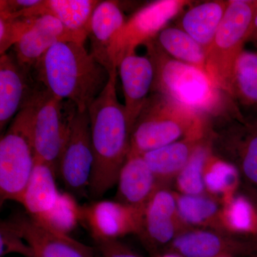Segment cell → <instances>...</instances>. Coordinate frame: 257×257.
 Segmentation results:
<instances>
[{
    "mask_svg": "<svg viewBox=\"0 0 257 257\" xmlns=\"http://www.w3.org/2000/svg\"><path fill=\"white\" fill-rule=\"evenodd\" d=\"M39 18V17H38ZM36 17L21 15L19 17L0 16V54L14 47L33 26Z\"/></svg>",
    "mask_w": 257,
    "mask_h": 257,
    "instance_id": "cell-31",
    "label": "cell"
},
{
    "mask_svg": "<svg viewBox=\"0 0 257 257\" xmlns=\"http://www.w3.org/2000/svg\"><path fill=\"white\" fill-rule=\"evenodd\" d=\"M60 42L84 45L85 40L69 31L57 18L42 15L13 47V55L19 65L31 74L32 69L47 51Z\"/></svg>",
    "mask_w": 257,
    "mask_h": 257,
    "instance_id": "cell-13",
    "label": "cell"
},
{
    "mask_svg": "<svg viewBox=\"0 0 257 257\" xmlns=\"http://www.w3.org/2000/svg\"><path fill=\"white\" fill-rule=\"evenodd\" d=\"M229 1H208L187 10L178 21V28L197 42L206 52L220 26Z\"/></svg>",
    "mask_w": 257,
    "mask_h": 257,
    "instance_id": "cell-24",
    "label": "cell"
},
{
    "mask_svg": "<svg viewBox=\"0 0 257 257\" xmlns=\"http://www.w3.org/2000/svg\"><path fill=\"white\" fill-rule=\"evenodd\" d=\"M94 242V257H141L119 239Z\"/></svg>",
    "mask_w": 257,
    "mask_h": 257,
    "instance_id": "cell-33",
    "label": "cell"
},
{
    "mask_svg": "<svg viewBox=\"0 0 257 257\" xmlns=\"http://www.w3.org/2000/svg\"><path fill=\"white\" fill-rule=\"evenodd\" d=\"M209 146L214 156L236 167L257 191V125L246 121L231 102L213 115Z\"/></svg>",
    "mask_w": 257,
    "mask_h": 257,
    "instance_id": "cell-7",
    "label": "cell"
},
{
    "mask_svg": "<svg viewBox=\"0 0 257 257\" xmlns=\"http://www.w3.org/2000/svg\"><path fill=\"white\" fill-rule=\"evenodd\" d=\"M117 75L118 69H113L104 90L87 110L94 154L88 194L92 199L101 198L116 184L131 147L132 128L116 95Z\"/></svg>",
    "mask_w": 257,
    "mask_h": 257,
    "instance_id": "cell-1",
    "label": "cell"
},
{
    "mask_svg": "<svg viewBox=\"0 0 257 257\" xmlns=\"http://www.w3.org/2000/svg\"><path fill=\"white\" fill-rule=\"evenodd\" d=\"M257 39V14L253 20L252 30H251V35H250L248 41L253 42Z\"/></svg>",
    "mask_w": 257,
    "mask_h": 257,
    "instance_id": "cell-34",
    "label": "cell"
},
{
    "mask_svg": "<svg viewBox=\"0 0 257 257\" xmlns=\"http://www.w3.org/2000/svg\"><path fill=\"white\" fill-rule=\"evenodd\" d=\"M229 98L246 121H257V52L243 50L239 56Z\"/></svg>",
    "mask_w": 257,
    "mask_h": 257,
    "instance_id": "cell-23",
    "label": "cell"
},
{
    "mask_svg": "<svg viewBox=\"0 0 257 257\" xmlns=\"http://www.w3.org/2000/svg\"><path fill=\"white\" fill-rule=\"evenodd\" d=\"M144 211L117 201L101 200L82 207V222L94 241L118 240L126 235L140 234Z\"/></svg>",
    "mask_w": 257,
    "mask_h": 257,
    "instance_id": "cell-11",
    "label": "cell"
},
{
    "mask_svg": "<svg viewBox=\"0 0 257 257\" xmlns=\"http://www.w3.org/2000/svg\"><path fill=\"white\" fill-rule=\"evenodd\" d=\"M155 257H183L180 256V255L177 254V253L167 252L164 253V254H160L159 256Z\"/></svg>",
    "mask_w": 257,
    "mask_h": 257,
    "instance_id": "cell-35",
    "label": "cell"
},
{
    "mask_svg": "<svg viewBox=\"0 0 257 257\" xmlns=\"http://www.w3.org/2000/svg\"><path fill=\"white\" fill-rule=\"evenodd\" d=\"M189 3L183 0H160L137 12L126 20L115 37L109 52L111 68L118 69L125 57L135 53L140 45L155 40L170 20Z\"/></svg>",
    "mask_w": 257,
    "mask_h": 257,
    "instance_id": "cell-9",
    "label": "cell"
},
{
    "mask_svg": "<svg viewBox=\"0 0 257 257\" xmlns=\"http://www.w3.org/2000/svg\"><path fill=\"white\" fill-rule=\"evenodd\" d=\"M219 220L231 232L257 236V209L245 196L234 195L224 203Z\"/></svg>",
    "mask_w": 257,
    "mask_h": 257,
    "instance_id": "cell-26",
    "label": "cell"
},
{
    "mask_svg": "<svg viewBox=\"0 0 257 257\" xmlns=\"http://www.w3.org/2000/svg\"><path fill=\"white\" fill-rule=\"evenodd\" d=\"M257 14V0H230L211 45L206 52V69L213 84L231 95L234 69L248 41Z\"/></svg>",
    "mask_w": 257,
    "mask_h": 257,
    "instance_id": "cell-5",
    "label": "cell"
},
{
    "mask_svg": "<svg viewBox=\"0 0 257 257\" xmlns=\"http://www.w3.org/2000/svg\"><path fill=\"white\" fill-rule=\"evenodd\" d=\"M181 222L183 221L179 215L175 194L162 187L153 194L144 210L139 235L147 249L157 256L178 236Z\"/></svg>",
    "mask_w": 257,
    "mask_h": 257,
    "instance_id": "cell-12",
    "label": "cell"
},
{
    "mask_svg": "<svg viewBox=\"0 0 257 257\" xmlns=\"http://www.w3.org/2000/svg\"><path fill=\"white\" fill-rule=\"evenodd\" d=\"M239 172L234 165L211 154L204 172L205 189L222 196L224 203L234 196L239 183Z\"/></svg>",
    "mask_w": 257,
    "mask_h": 257,
    "instance_id": "cell-27",
    "label": "cell"
},
{
    "mask_svg": "<svg viewBox=\"0 0 257 257\" xmlns=\"http://www.w3.org/2000/svg\"><path fill=\"white\" fill-rule=\"evenodd\" d=\"M255 257H257V254L256 255V256H255Z\"/></svg>",
    "mask_w": 257,
    "mask_h": 257,
    "instance_id": "cell-39",
    "label": "cell"
},
{
    "mask_svg": "<svg viewBox=\"0 0 257 257\" xmlns=\"http://www.w3.org/2000/svg\"><path fill=\"white\" fill-rule=\"evenodd\" d=\"M99 3L96 0H41L25 14L37 18L51 15L60 20L69 31L86 40L91 18Z\"/></svg>",
    "mask_w": 257,
    "mask_h": 257,
    "instance_id": "cell-22",
    "label": "cell"
},
{
    "mask_svg": "<svg viewBox=\"0 0 257 257\" xmlns=\"http://www.w3.org/2000/svg\"><path fill=\"white\" fill-rule=\"evenodd\" d=\"M179 215L183 222L203 225L216 219L219 213L217 204L203 195H175Z\"/></svg>",
    "mask_w": 257,
    "mask_h": 257,
    "instance_id": "cell-30",
    "label": "cell"
},
{
    "mask_svg": "<svg viewBox=\"0 0 257 257\" xmlns=\"http://www.w3.org/2000/svg\"><path fill=\"white\" fill-rule=\"evenodd\" d=\"M18 253L24 257H35L31 246L11 219L0 223V257Z\"/></svg>",
    "mask_w": 257,
    "mask_h": 257,
    "instance_id": "cell-32",
    "label": "cell"
},
{
    "mask_svg": "<svg viewBox=\"0 0 257 257\" xmlns=\"http://www.w3.org/2000/svg\"><path fill=\"white\" fill-rule=\"evenodd\" d=\"M94 163L90 121L88 111L76 110L69 121L57 175L71 193L88 192Z\"/></svg>",
    "mask_w": 257,
    "mask_h": 257,
    "instance_id": "cell-10",
    "label": "cell"
},
{
    "mask_svg": "<svg viewBox=\"0 0 257 257\" xmlns=\"http://www.w3.org/2000/svg\"><path fill=\"white\" fill-rule=\"evenodd\" d=\"M82 207L79 205L71 193H61L60 197L50 212L36 221L47 229L62 235L69 236L82 222Z\"/></svg>",
    "mask_w": 257,
    "mask_h": 257,
    "instance_id": "cell-28",
    "label": "cell"
},
{
    "mask_svg": "<svg viewBox=\"0 0 257 257\" xmlns=\"http://www.w3.org/2000/svg\"><path fill=\"white\" fill-rule=\"evenodd\" d=\"M125 23L122 12L114 1H100L91 18L88 32L90 54L109 73L113 70L109 57L111 45Z\"/></svg>",
    "mask_w": 257,
    "mask_h": 257,
    "instance_id": "cell-19",
    "label": "cell"
},
{
    "mask_svg": "<svg viewBox=\"0 0 257 257\" xmlns=\"http://www.w3.org/2000/svg\"><path fill=\"white\" fill-rule=\"evenodd\" d=\"M10 219L31 246L35 257H94L92 246L79 242L70 236L47 229L28 214L18 213Z\"/></svg>",
    "mask_w": 257,
    "mask_h": 257,
    "instance_id": "cell-15",
    "label": "cell"
},
{
    "mask_svg": "<svg viewBox=\"0 0 257 257\" xmlns=\"http://www.w3.org/2000/svg\"><path fill=\"white\" fill-rule=\"evenodd\" d=\"M40 84L24 70L13 54L0 57V128L3 131L30 102Z\"/></svg>",
    "mask_w": 257,
    "mask_h": 257,
    "instance_id": "cell-14",
    "label": "cell"
},
{
    "mask_svg": "<svg viewBox=\"0 0 257 257\" xmlns=\"http://www.w3.org/2000/svg\"><path fill=\"white\" fill-rule=\"evenodd\" d=\"M145 45L155 70L152 92L168 96L208 117L224 107L221 92L207 72L172 58L155 39Z\"/></svg>",
    "mask_w": 257,
    "mask_h": 257,
    "instance_id": "cell-4",
    "label": "cell"
},
{
    "mask_svg": "<svg viewBox=\"0 0 257 257\" xmlns=\"http://www.w3.org/2000/svg\"><path fill=\"white\" fill-rule=\"evenodd\" d=\"M253 42H254V43L256 44V45H257V39L256 40H254V41H253Z\"/></svg>",
    "mask_w": 257,
    "mask_h": 257,
    "instance_id": "cell-37",
    "label": "cell"
},
{
    "mask_svg": "<svg viewBox=\"0 0 257 257\" xmlns=\"http://www.w3.org/2000/svg\"><path fill=\"white\" fill-rule=\"evenodd\" d=\"M216 257H235L234 256H231V255H221V256Z\"/></svg>",
    "mask_w": 257,
    "mask_h": 257,
    "instance_id": "cell-36",
    "label": "cell"
},
{
    "mask_svg": "<svg viewBox=\"0 0 257 257\" xmlns=\"http://www.w3.org/2000/svg\"><path fill=\"white\" fill-rule=\"evenodd\" d=\"M57 173L45 162L36 160L33 172L24 192L20 204L26 214L38 221L52 210L61 192L56 183Z\"/></svg>",
    "mask_w": 257,
    "mask_h": 257,
    "instance_id": "cell-21",
    "label": "cell"
},
{
    "mask_svg": "<svg viewBox=\"0 0 257 257\" xmlns=\"http://www.w3.org/2000/svg\"><path fill=\"white\" fill-rule=\"evenodd\" d=\"M116 184L115 200L141 211L160 188L143 157L132 152L120 170Z\"/></svg>",
    "mask_w": 257,
    "mask_h": 257,
    "instance_id": "cell-18",
    "label": "cell"
},
{
    "mask_svg": "<svg viewBox=\"0 0 257 257\" xmlns=\"http://www.w3.org/2000/svg\"><path fill=\"white\" fill-rule=\"evenodd\" d=\"M211 154L209 143L204 142L197 147L188 163L177 175V188L183 194L202 195L205 189L204 172Z\"/></svg>",
    "mask_w": 257,
    "mask_h": 257,
    "instance_id": "cell-29",
    "label": "cell"
},
{
    "mask_svg": "<svg viewBox=\"0 0 257 257\" xmlns=\"http://www.w3.org/2000/svg\"><path fill=\"white\" fill-rule=\"evenodd\" d=\"M205 140V135L187 137L142 155L160 188L166 182L177 177L197 147Z\"/></svg>",
    "mask_w": 257,
    "mask_h": 257,
    "instance_id": "cell-20",
    "label": "cell"
},
{
    "mask_svg": "<svg viewBox=\"0 0 257 257\" xmlns=\"http://www.w3.org/2000/svg\"><path fill=\"white\" fill-rule=\"evenodd\" d=\"M208 116L152 92L132 130L130 152L143 155L194 135H206Z\"/></svg>",
    "mask_w": 257,
    "mask_h": 257,
    "instance_id": "cell-3",
    "label": "cell"
},
{
    "mask_svg": "<svg viewBox=\"0 0 257 257\" xmlns=\"http://www.w3.org/2000/svg\"><path fill=\"white\" fill-rule=\"evenodd\" d=\"M40 89V88H39ZM39 89L0 140V200L21 202L36 162L33 123Z\"/></svg>",
    "mask_w": 257,
    "mask_h": 257,
    "instance_id": "cell-6",
    "label": "cell"
},
{
    "mask_svg": "<svg viewBox=\"0 0 257 257\" xmlns=\"http://www.w3.org/2000/svg\"><path fill=\"white\" fill-rule=\"evenodd\" d=\"M118 72L121 78L125 99V112L132 130L152 93L155 70L147 56L136 53L125 57L120 62Z\"/></svg>",
    "mask_w": 257,
    "mask_h": 257,
    "instance_id": "cell-17",
    "label": "cell"
},
{
    "mask_svg": "<svg viewBox=\"0 0 257 257\" xmlns=\"http://www.w3.org/2000/svg\"><path fill=\"white\" fill-rule=\"evenodd\" d=\"M77 109L73 103L57 99L40 84L33 123L35 155L36 160L50 165L57 175L69 121Z\"/></svg>",
    "mask_w": 257,
    "mask_h": 257,
    "instance_id": "cell-8",
    "label": "cell"
},
{
    "mask_svg": "<svg viewBox=\"0 0 257 257\" xmlns=\"http://www.w3.org/2000/svg\"><path fill=\"white\" fill-rule=\"evenodd\" d=\"M167 251L183 257H253L256 246L253 241H241L212 231L197 230L179 234L167 247Z\"/></svg>",
    "mask_w": 257,
    "mask_h": 257,
    "instance_id": "cell-16",
    "label": "cell"
},
{
    "mask_svg": "<svg viewBox=\"0 0 257 257\" xmlns=\"http://www.w3.org/2000/svg\"><path fill=\"white\" fill-rule=\"evenodd\" d=\"M33 79L60 100L73 103L84 112L104 90L109 72L83 44L60 42L53 45L32 69Z\"/></svg>",
    "mask_w": 257,
    "mask_h": 257,
    "instance_id": "cell-2",
    "label": "cell"
},
{
    "mask_svg": "<svg viewBox=\"0 0 257 257\" xmlns=\"http://www.w3.org/2000/svg\"><path fill=\"white\" fill-rule=\"evenodd\" d=\"M155 40L172 58L207 72L205 50L182 29L164 28Z\"/></svg>",
    "mask_w": 257,
    "mask_h": 257,
    "instance_id": "cell-25",
    "label": "cell"
},
{
    "mask_svg": "<svg viewBox=\"0 0 257 257\" xmlns=\"http://www.w3.org/2000/svg\"><path fill=\"white\" fill-rule=\"evenodd\" d=\"M251 123H253V124H255L257 125V121H255V122H251Z\"/></svg>",
    "mask_w": 257,
    "mask_h": 257,
    "instance_id": "cell-38",
    "label": "cell"
}]
</instances>
